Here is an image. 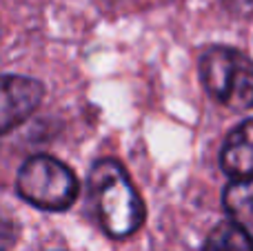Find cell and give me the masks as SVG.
<instances>
[{
	"mask_svg": "<svg viewBox=\"0 0 253 251\" xmlns=\"http://www.w3.org/2000/svg\"><path fill=\"white\" fill-rule=\"evenodd\" d=\"M220 165L231 180L253 178V118L240 123L227 136L220 151Z\"/></svg>",
	"mask_w": 253,
	"mask_h": 251,
	"instance_id": "obj_5",
	"label": "cell"
},
{
	"mask_svg": "<svg viewBox=\"0 0 253 251\" xmlns=\"http://www.w3.org/2000/svg\"><path fill=\"white\" fill-rule=\"evenodd\" d=\"M231 7L238 9V11H242V13L253 11V0H231Z\"/></svg>",
	"mask_w": 253,
	"mask_h": 251,
	"instance_id": "obj_8",
	"label": "cell"
},
{
	"mask_svg": "<svg viewBox=\"0 0 253 251\" xmlns=\"http://www.w3.org/2000/svg\"><path fill=\"white\" fill-rule=\"evenodd\" d=\"M44 87L34 78L25 76H2L0 84V129L9 133L22 125L40 107Z\"/></svg>",
	"mask_w": 253,
	"mask_h": 251,
	"instance_id": "obj_4",
	"label": "cell"
},
{
	"mask_svg": "<svg viewBox=\"0 0 253 251\" xmlns=\"http://www.w3.org/2000/svg\"><path fill=\"white\" fill-rule=\"evenodd\" d=\"M87 187L91 209L109 238H129L142 227L144 203L118 160L102 158L93 163Z\"/></svg>",
	"mask_w": 253,
	"mask_h": 251,
	"instance_id": "obj_1",
	"label": "cell"
},
{
	"mask_svg": "<svg viewBox=\"0 0 253 251\" xmlns=\"http://www.w3.org/2000/svg\"><path fill=\"white\" fill-rule=\"evenodd\" d=\"M202 251H253V236L236 220H222L211 229Z\"/></svg>",
	"mask_w": 253,
	"mask_h": 251,
	"instance_id": "obj_6",
	"label": "cell"
},
{
	"mask_svg": "<svg viewBox=\"0 0 253 251\" xmlns=\"http://www.w3.org/2000/svg\"><path fill=\"white\" fill-rule=\"evenodd\" d=\"M224 209L231 220L240 225H253V178L251 180H231L222 196Z\"/></svg>",
	"mask_w": 253,
	"mask_h": 251,
	"instance_id": "obj_7",
	"label": "cell"
},
{
	"mask_svg": "<svg viewBox=\"0 0 253 251\" xmlns=\"http://www.w3.org/2000/svg\"><path fill=\"white\" fill-rule=\"evenodd\" d=\"M16 191L42 211H67L78 198V178L51 156H31L16 173Z\"/></svg>",
	"mask_w": 253,
	"mask_h": 251,
	"instance_id": "obj_3",
	"label": "cell"
},
{
	"mask_svg": "<svg viewBox=\"0 0 253 251\" xmlns=\"http://www.w3.org/2000/svg\"><path fill=\"white\" fill-rule=\"evenodd\" d=\"M200 80L209 96L233 111L253 107V62L242 51L224 44L200 56Z\"/></svg>",
	"mask_w": 253,
	"mask_h": 251,
	"instance_id": "obj_2",
	"label": "cell"
}]
</instances>
